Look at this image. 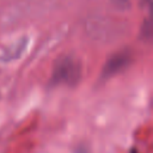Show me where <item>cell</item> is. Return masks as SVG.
Masks as SVG:
<instances>
[{
    "mask_svg": "<svg viewBox=\"0 0 153 153\" xmlns=\"http://www.w3.org/2000/svg\"><path fill=\"white\" fill-rule=\"evenodd\" d=\"M80 78V66L73 57L61 59L54 68L53 82L54 84H66L74 85Z\"/></svg>",
    "mask_w": 153,
    "mask_h": 153,
    "instance_id": "obj_1",
    "label": "cell"
},
{
    "mask_svg": "<svg viewBox=\"0 0 153 153\" xmlns=\"http://www.w3.org/2000/svg\"><path fill=\"white\" fill-rule=\"evenodd\" d=\"M129 60H130V56L127 53H121V54L115 55L105 65V67H104V75L110 76V75L117 73L118 71H121L123 67H126L128 65Z\"/></svg>",
    "mask_w": 153,
    "mask_h": 153,
    "instance_id": "obj_2",
    "label": "cell"
}]
</instances>
